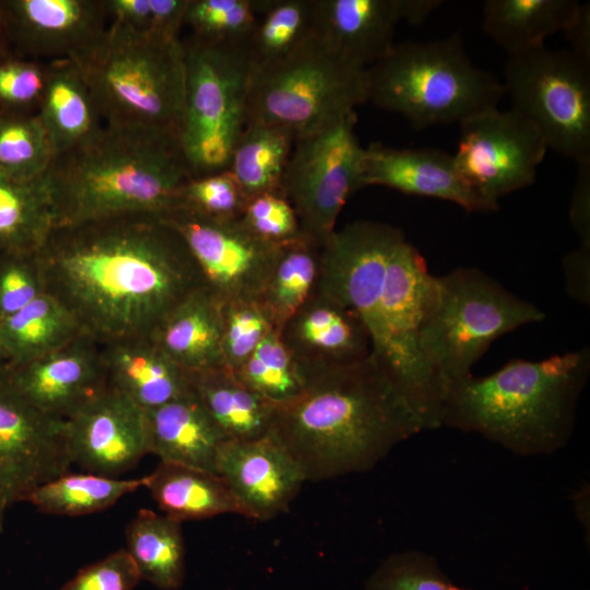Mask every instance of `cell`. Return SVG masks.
<instances>
[{
  "label": "cell",
  "instance_id": "6da1fadb",
  "mask_svg": "<svg viewBox=\"0 0 590 590\" xmlns=\"http://www.w3.org/2000/svg\"><path fill=\"white\" fill-rule=\"evenodd\" d=\"M37 255L45 293L98 341L149 335L204 286L185 240L156 214L57 226Z\"/></svg>",
  "mask_w": 590,
  "mask_h": 590
},
{
  "label": "cell",
  "instance_id": "7a4b0ae2",
  "mask_svg": "<svg viewBox=\"0 0 590 590\" xmlns=\"http://www.w3.org/2000/svg\"><path fill=\"white\" fill-rule=\"evenodd\" d=\"M424 430L388 373L369 354L307 371L303 390L278 404L269 434L306 481L365 472Z\"/></svg>",
  "mask_w": 590,
  "mask_h": 590
},
{
  "label": "cell",
  "instance_id": "3957f363",
  "mask_svg": "<svg viewBox=\"0 0 590 590\" xmlns=\"http://www.w3.org/2000/svg\"><path fill=\"white\" fill-rule=\"evenodd\" d=\"M589 375L587 346L541 361H510L453 386L441 426L480 434L515 455H552L573 435Z\"/></svg>",
  "mask_w": 590,
  "mask_h": 590
},
{
  "label": "cell",
  "instance_id": "277c9868",
  "mask_svg": "<svg viewBox=\"0 0 590 590\" xmlns=\"http://www.w3.org/2000/svg\"><path fill=\"white\" fill-rule=\"evenodd\" d=\"M192 178L177 138L104 125L82 145L55 156L45 174L55 224L162 215Z\"/></svg>",
  "mask_w": 590,
  "mask_h": 590
},
{
  "label": "cell",
  "instance_id": "5b68a950",
  "mask_svg": "<svg viewBox=\"0 0 590 590\" xmlns=\"http://www.w3.org/2000/svg\"><path fill=\"white\" fill-rule=\"evenodd\" d=\"M104 125L179 138L185 105V47L179 38L140 35L115 23L75 61Z\"/></svg>",
  "mask_w": 590,
  "mask_h": 590
},
{
  "label": "cell",
  "instance_id": "8992f818",
  "mask_svg": "<svg viewBox=\"0 0 590 590\" xmlns=\"http://www.w3.org/2000/svg\"><path fill=\"white\" fill-rule=\"evenodd\" d=\"M544 318L539 307L479 269L432 274L423 299L418 343L444 400L453 386L472 376V367L496 339Z\"/></svg>",
  "mask_w": 590,
  "mask_h": 590
},
{
  "label": "cell",
  "instance_id": "52a82bcc",
  "mask_svg": "<svg viewBox=\"0 0 590 590\" xmlns=\"http://www.w3.org/2000/svg\"><path fill=\"white\" fill-rule=\"evenodd\" d=\"M368 101L403 116L414 128L463 120L497 108L503 82L477 68L457 34L394 44L367 69Z\"/></svg>",
  "mask_w": 590,
  "mask_h": 590
},
{
  "label": "cell",
  "instance_id": "ba28073f",
  "mask_svg": "<svg viewBox=\"0 0 590 590\" xmlns=\"http://www.w3.org/2000/svg\"><path fill=\"white\" fill-rule=\"evenodd\" d=\"M184 47L185 105L178 141L194 178L228 168L247 125L255 66L248 43L191 36Z\"/></svg>",
  "mask_w": 590,
  "mask_h": 590
},
{
  "label": "cell",
  "instance_id": "9c48e42d",
  "mask_svg": "<svg viewBox=\"0 0 590 590\" xmlns=\"http://www.w3.org/2000/svg\"><path fill=\"white\" fill-rule=\"evenodd\" d=\"M365 102L367 68L330 51L311 34L282 60L255 68L247 125L278 126L297 138L355 111Z\"/></svg>",
  "mask_w": 590,
  "mask_h": 590
},
{
  "label": "cell",
  "instance_id": "30bf717a",
  "mask_svg": "<svg viewBox=\"0 0 590 590\" xmlns=\"http://www.w3.org/2000/svg\"><path fill=\"white\" fill-rule=\"evenodd\" d=\"M505 93L541 132L547 149L590 162V61L545 45L509 56Z\"/></svg>",
  "mask_w": 590,
  "mask_h": 590
},
{
  "label": "cell",
  "instance_id": "8fae6325",
  "mask_svg": "<svg viewBox=\"0 0 590 590\" xmlns=\"http://www.w3.org/2000/svg\"><path fill=\"white\" fill-rule=\"evenodd\" d=\"M357 115L349 113L295 138L282 181V196L297 216L300 233L321 246L337 229L347 199L363 188L364 150L355 132Z\"/></svg>",
  "mask_w": 590,
  "mask_h": 590
},
{
  "label": "cell",
  "instance_id": "7c38bea8",
  "mask_svg": "<svg viewBox=\"0 0 590 590\" xmlns=\"http://www.w3.org/2000/svg\"><path fill=\"white\" fill-rule=\"evenodd\" d=\"M453 154L463 179L485 200H498L534 182L547 146L538 128L515 109L493 108L460 122Z\"/></svg>",
  "mask_w": 590,
  "mask_h": 590
},
{
  "label": "cell",
  "instance_id": "4fadbf2b",
  "mask_svg": "<svg viewBox=\"0 0 590 590\" xmlns=\"http://www.w3.org/2000/svg\"><path fill=\"white\" fill-rule=\"evenodd\" d=\"M161 216L182 237L204 285L224 304L258 302L278 245L258 237L240 219H213L179 205Z\"/></svg>",
  "mask_w": 590,
  "mask_h": 590
},
{
  "label": "cell",
  "instance_id": "5bb4252c",
  "mask_svg": "<svg viewBox=\"0 0 590 590\" xmlns=\"http://www.w3.org/2000/svg\"><path fill=\"white\" fill-rule=\"evenodd\" d=\"M71 464L66 421L37 411L0 380V533L13 504Z\"/></svg>",
  "mask_w": 590,
  "mask_h": 590
},
{
  "label": "cell",
  "instance_id": "9a60e30c",
  "mask_svg": "<svg viewBox=\"0 0 590 590\" xmlns=\"http://www.w3.org/2000/svg\"><path fill=\"white\" fill-rule=\"evenodd\" d=\"M0 380L37 411L66 421L107 387L101 341L81 332L37 358L7 364Z\"/></svg>",
  "mask_w": 590,
  "mask_h": 590
},
{
  "label": "cell",
  "instance_id": "2e32d148",
  "mask_svg": "<svg viewBox=\"0 0 590 590\" xmlns=\"http://www.w3.org/2000/svg\"><path fill=\"white\" fill-rule=\"evenodd\" d=\"M0 20L17 55L44 63L80 60L108 26L103 0L0 1Z\"/></svg>",
  "mask_w": 590,
  "mask_h": 590
},
{
  "label": "cell",
  "instance_id": "e0dca14e",
  "mask_svg": "<svg viewBox=\"0 0 590 590\" xmlns=\"http://www.w3.org/2000/svg\"><path fill=\"white\" fill-rule=\"evenodd\" d=\"M71 463L117 477L149 453L145 411L107 386L66 420Z\"/></svg>",
  "mask_w": 590,
  "mask_h": 590
},
{
  "label": "cell",
  "instance_id": "ac0fdd59",
  "mask_svg": "<svg viewBox=\"0 0 590 590\" xmlns=\"http://www.w3.org/2000/svg\"><path fill=\"white\" fill-rule=\"evenodd\" d=\"M215 471L241 516L261 521L283 512L306 482L295 460L270 434L249 440H224Z\"/></svg>",
  "mask_w": 590,
  "mask_h": 590
},
{
  "label": "cell",
  "instance_id": "d6986e66",
  "mask_svg": "<svg viewBox=\"0 0 590 590\" xmlns=\"http://www.w3.org/2000/svg\"><path fill=\"white\" fill-rule=\"evenodd\" d=\"M362 186H384L406 194L450 201L469 212L498 210L458 172L453 155L436 149H396L371 143L364 150Z\"/></svg>",
  "mask_w": 590,
  "mask_h": 590
},
{
  "label": "cell",
  "instance_id": "ffe728a7",
  "mask_svg": "<svg viewBox=\"0 0 590 590\" xmlns=\"http://www.w3.org/2000/svg\"><path fill=\"white\" fill-rule=\"evenodd\" d=\"M280 335L306 373L353 364L371 351L370 337L361 317L316 290Z\"/></svg>",
  "mask_w": 590,
  "mask_h": 590
},
{
  "label": "cell",
  "instance_id": "44dd1931",
  "mask_svg": "<svg viewBox=\"0 0 590 590\" xmlns=\"http://www.w3.org/2000/svg\"><path fill=\"white\" fill-rule=\"evenodd\" d=\"M403 0H315L314 36L330 51L369 68L393 47Z\"/></svg>",
  "mask_w": 590,
  "mask_h": 590
},
{
  "label": "cell",
  "instance_id": "7402d4cb",
  "mask_svg": "<svg viewBox=\"0 0 590 590\" xmlns=\"http://www.w3.org/2000/svg\"><path fill=\"white\" fill-rule=\"evenodd\" d=\"M107 386L143 410L160 406L191 391L189 373L150 335L101 341Z\"/></svg>",
  "mask_w": 590,
  "mask_h": 590
},
{
  "label": "cell",
  "instance_id": "603a6c76",
  "mask_svg": "<svg viewBox=\"0 0 590 590\" xmlns=\"http://www.w3.org/2000/svg\"><path fill=\"white\" fill-rule=\"evenodd\" d=\"M224 303L205 285L175 306L149 334L185 370L223 365Z\"/></svg>",
  "mask_w": 590,
  "mask_h": 590
},
{
  "label": "cell",
  "instance_id": "cb8c5ba5",
  "mask_svg": "<svg viewBox=\"0 0 590 590\" xmlns=\"http://www.w3.org/2000/svg\"><path fill=\"white\" fill-rule=\"evenodd\" d=\"M144 411L149 453L160 461L216 473L217 451L226 438L192 390Z\"/></svg>",
  "mask_w": 590,
  "mask_h": 590
},
{
  "label": "cell",
  "instance_id": "d4e9b609",
  "mask_svg": "<svg viewBox=\"0 0 590 590\" xmlns=\"http://www.w3.org/2000/svg\"><path fill=\"white\" fill-rule=\"evenodd\" d=\"M36 113L55 156L87 142L104 126L91 88L73 61L47 63L46 85Z\"/></svg>",
  "mask_w": 590,
  "mask_h": 590
},
{
  "label": "cell",
  "instance_id": "484cf974",
  "mask_svg": "<svg viewBox=\"0 0 590 590\" xmlns=\"http://www.w3.org/2000/svg\"><path fill=\"white\" fill-rule=\"evenodd\" d=\"M189 380L226 439L249 440L269 434L276 404L246 386L232 369L221 366L191 371Z\"/></svg>",
  "mask_w": 590,
  "mask_h": 590
},
{
  "label": "cell",
  "instance_id": "4316f807",
  "mask_svg": "<svg viewBox=\"0 0 590 590\" xmlns=\"http://www.w3.org/2000/svg\"><path fill=\"white\" fill-rule=\"evenodd\" d=\"M144 487L162 514L181 523L225 514L241 515L226 484L213 472L160 461L144 475Z\"/></svg>",
  "mask_w": 590,
  "mask_h": 590
},
{
  "label": "cell",
  "instance_id": "83f0119b",
  "mask_svg": "<svg viewBox=\"0 0 590 590\" xmlns=\"http://www.w3.org/2000/svg\"><path fill=\"white\" fill-rule=\"evenodd\" d=\"M579 5L576 0H486L482 26L514 56L544 45L550 35L564 33Z\"/></svg>",
  "mask_w": 590,
  "mask_h": 590
},
{
  "label": "cell",
  "instance_id": "f1b7e54d",
  "mask_svg": "<svg viewBox=\"0 0 590 590\" xmlns=\"http://www.w3.org/2000/svg\"><path fill=\"white\" fill-rule=\"evenodd\" d=\"M320 257L321 245L304 234L278 245L258 303L279 334L314 294Z\"/></svg>",
  "mask_w": 590,
  "mask_h": 590
},
{
  "label": "cell",
  "instance_id": "f546056e",
  "mask_svg": "<svg viewBox=\"0 0 590 590\" xmlns=\"http://www.w3.org/2000/svg\"><path fill=\"white\" fill-rule=\"evenodd\" d=\"M141 579L164 589H178L185 577L181 522L140 509L126 529V548Z\"/></svg>",
  "mask_w": 590,
  "mask_h": 590
},
{
  "label": "cell",
  "instance_id": "4dcf8cb0",
  "mask_svg": "<svg viewBox=\"0 0 590 590\" xmlns=\"http://www.w3.org/2000/svg\"><path fill=\"white\" fill-rule=\"evenodd\" d=\"M81 332L71 314L44 293L0 322V347L8 364H20L58 349Z\"/></svg>",
  "mask_w": 590,
  "mask_h": 590
},
{
  "label": "cell",
  "instance_id": "1f68e13d",
  "mask_svg": "<svg viewBox=\"0 0 590 590\" xmlns=\"http://www.w3.org/2000/svg\"><path fill=\"white\" fill-rule=\"evenodd\" d=\"M294 142L295 134L287 129L264 123L246 126L227 169L248 200L263 193L282 196V181Z\"/></svg>",
  "mask_w": 590,
  "mask_h": 590
},
{
  "label": "cell",
  "instance_id": "d6a6232c",
  "mask_svg": "<svg viewBox=\"0 0 590 590\" xmlns=\"http://www.w3.org/2000/svg\"><path fill=\"white\" fill-rule=\"evenodd\" d=\"M55 227L45 176L32 181L0 176V253L38 251Z\"/></svg>",
  "mask_w": 590,
  "mask_h": 590
},
{
  "label": "cell",
  "instance_id": "836d02e7",
  "mask_svg": "<svg viewBox=\"0 0 590 590\" xmlns=\"http://www.w3.org/2000/svg\"><path fill=\"white\" fill-rule=\"evenodd\" d=\"M144 486V476L118 479L96 473H64L34 488L23 502L56 516H85L111 507Z\"/></svg>",
  "mask_w": 590,
  "mask_h": 590
},
{
  "label": "cell",
  "instance_id": "e575fe53",
  "mask_svg": "<svg viewBox=\"0 0 590 590\" xmlns=\"http://www.w3.org/2000/svg\"><path fill=\"white\" fill-rule=\"evenodd\" d=\"M315 0H264L248 42L255 68L287 57L312 34Z\"/></svg>",
  "mask_w": 590,
  "mask_h": 590
},
{
  "label": "cell",
  "instance_id": "d590c367",
  "mask_svg": "<svg viewBox=\"0 0 590 590\" xmlns=\"http://www.w3.org/2000/svg\"><path fill=\"white\" fill-rule=\"evenodd\" d=\"M55 152L37 113L0 111V176L32 181L48 172Z\"/></svg>",
  "mask_w": 590,
  "mask_h": 590
},
{
  "label": "cell",
  "instance_id": "8d00e7d4",
  "mask_svg": "<svg viewBox=\"0 0 590 590\" xmlns=\"http://www.w3.org/2000/svg\"><path fill=\"white\" fill-rule=\"evenodd\" d=\"M234 373L246 386L276 405L296 397L307 380V373L274 330Z\"/></svg>",
  "mask_w": 590,
  "mask_h": 590
},
{
  "label": "cell",
  "instance_id": "74e56055",
  "mask_svg": "<svg viewBox=\"0 0 590 590\" xmlns=\"http://www.w3.org/2000/svg\"><path fill=\"white\" fill-rule=\"evenodd\" d=\"M264 0H189L184 26L192 37L220 43H248Z\"/></svg>",
  "mask_w": 590,
  "mask_h": 590
},
{
  "label": "cell",
  "instance_id": "f35d334b",
  "mask_svg": "<svg viewBox=\"0 0 590 590\" xmlns=\"http://www.w3.org/2000/svg\"><path fill=\"white\" fill-rule=\"evenodd\" d=\"M109 23L140 35L179 38L189 0H103Z\"/></svg>",
  "mask_w": 590,
  "mask_h": 590
},
{
  "label": "cell",
  "instance_id": "ab89813d",
  "mask_svg": "<svg viewBox=\"0 0 590 590\" xmlns=\"http://www.w3.org/2000/svg\"><path fill=\"white\" fill-rule=\"evenodd\" d=\"M247 201L234 175L225 169L190 178L180 188L177 205L209 217L234 220L241 217Z\"/></svg>",
  "mask_w": 590,
  "mask_h": 590
},
{
  "label": "cell",
  "instance_id": "60d3db41",
  "mask_svg": "<svg viewBox=\"0 0 590 590\" xmlns=\"http://www.w3.org/2000/svg\"><path fill=\"white\" fill-rule=\"evenodd\" d=\"M366 590H465L453 585L437 560L420 551L397 553L386 559Z\"/></svg>",
  "mask_w": 590,
  "mask_h": 590
},
{
  "label": "cell",
  "instance_id": "b9f144b4",
  "mask_svg": "<svg viewBox=\"0 0 590 590\" xmlns=\"http://www.w3.org/2000/svg\"><path fill=\"white\" fill-rule=\"evenodd\" d=\"M272 330L267 312L257 300L224 304L223 365L237 370Z\"/></svg>",
  "mask_w": 590,
  "mask_h": 590
},
{
  "label": "cell",
  "instance_id": "7bdbcfd3",
  "mask_svg": "<svg viewBox=\"0 0 590 590\" xmlns=\"http://www.w3.org/2000/svg\"><path fill=\"white\" fill-rule=\"evenodd\" d=\"M47 78V63L0 52V111L35 113Z\"/></svg>",
  "mask_w": 590,
  "mask_h": 590
},
{
  "label": "cell",
  "instance_id": "ee69618b",
  "mask_svg": "<svg viewBox=\"0 0 590 590\" xmlns=\"http://www.w3.org/2000/svg\"><path fill=\"white\" fill-rule=\"evenodd\" d=\"M44 293L37 251L0 253V322Z\"/></svg>",
  "mask_w": 590,
  "mask_h": 590
},
{
  "label": "cell",
  "instance_id": "f6af8a7d",
  "mask_svg": "<svg viewBox=\"0 0 590 590\" xmlns=\"http://www.w3.org/2000/svg\"><path fill=\"white\" fill-rule=\"evenodd\" d=\"M240 220L258 237L274 245L302 234L294 209L281 194L263 193L250 198Z\"/></svg>",
  "mask_w": 590,
  "mask_h": 590
},
{
  "label": "cell",
  "instance_id": "bcb514c9",
  "mask_svg": "<svg viewBox=\"0 0 590 590\" xmlns=\"http://www.w3.org/2000/svg\"><path fill=\"white\" fill-rule=\"evenodd\" d=\"M141 579L125 548L81 568L60 590H132Z\"/></svg>",
  "mask_w": 590,
  "mask_h": 590
},
{
  "label": "cell",
  "instance_id": "7dc6e473",
  "mask_svg": "<svg viewBox=\"0 0 590 590\" xmlns=\"http://www.w3.org/2000/svg\"><path fill=\"white\" fill-rule=\"evenodd\" d=\"M569 220L580 245L590 247V162L577 164Z\"/></svg>",
  "mask_w": 590,
  "mask_h": 590
},
{
  "label": "cell",
  "instance_id": "c3c4849f",
  "mask_svg": "<svg viewBox=\"0 0 590 590\" xmlns=\"http://www.w3.org/2000/svg\"><path fill=\"white\" fill-rule=\"evenodd\" d=\"M567 293L575 300L590 302V247L581 246L563 261Z\"/></svg>",
  "mask_w": 590,
  "mask_h": 590
},
{
  "label": "cell",
  "instance_id": "681fc988",
  "mask_svg": "<svg viewBox=\"0 0 590 590\" xmlns=\"http://www.w3.org/2000/svg\"><path fill=\"white\" fill-rule=\"evenodd\" d=\"M570 50L580 58L590 61V5L580 3L571 24L565 30Z\"/></svg>",
  "mask_w": 590,
  "mask_h": 590
},
{
  "label": "cell",
  "instance_id": "f907efd6",
  "mask_svg": "<svg viewBox=\"0 0 590 590\" xmlns=\"http://www.w3.org/2000/svg\"><path fill=\"white\" fill-rule=\"evenodd\" d=\"M441 3L438 0H403V21L418 25Z\"/></svg>",
  "mask_w": 590,
  "mask_h": 590
},
{
  "label": "cell",
  "instance_id": "816d5d0a",
  "mask_svg": "<svg viewBox=\"0 0 590 590\" xmlns=\"http://www.w3.org/2000/svg\"><path fill=\"white\" fill-rule=\"evenodd\" d=\"M574 505L576 508V515L580 522L585 526L586 523L589 529V486L583 484L579 487L574 495Z\"/></svg>",
  "mask_w": 590,
  "mask_h": 590
},
{
  "label": "cell",
  "instance_id": "f5cc1de1",
  "mask_svg": "<svg viewBox=\"0 0 590 590\" xmlns=\"http://www.w3.org/2000/svg\"><path fill=\"white\" fill-rule=\"evenodd\" d=\"M4 40H7V38H5L4 30H3V26H2V23H1V20H0V52L3 51L2 45H3Z\"/></svg>",
  "mask_w": 590,
  "mask_h": 590
},
{
  "label": "cell",
  "instance_id": "db71d44e",
  "mask_svg": "<svg viewBox=\"0 0 590 590\" xmlns=\"http://www.w3.org/2000/svg\"><path fill=\"white\" fill-rule=\"evenodd\" d=\"M8 364L7 357L0 347V371Z\"/></svg>",
  "mask_w": 590,
  "mask_h": 590
}]
</instances>
